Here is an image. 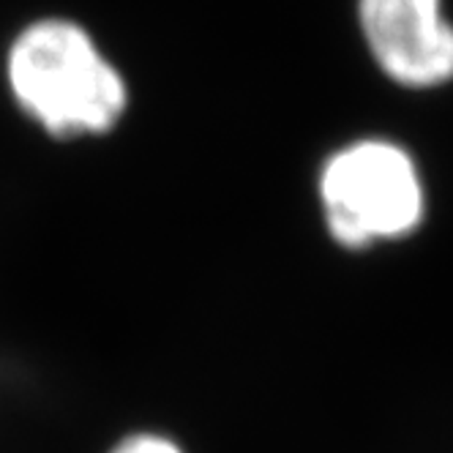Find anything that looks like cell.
Listing matches in <instances>:
<instances>
[{
  "instance_id": "obj_1",
  "label": "cell",
  "mask_w": 453,
  "mask_h": 453,
  "mask_svg": "<svg viewBox=\"0 0 453 453\" xmlns=\"http://www.w3.org/2000/svg\"><path fill=\"white\" fill-rule=\"evenodd\" d=\"M6 82L17 107L58 140L107 134L128 107L123 74L74 19L25 25L6 52Z\"/></svg>"
},
{
  "instance_id": "obj_2",
  "label": "cell",
  "mask_w": 453,
  "mask_h": 453,
  "mask_svg": "<svg viewBox=\"0 0 453 453\" xmlns=\"http://www.w3.org/2000/svg\"><path fill=\"white\" fill-rule=\"evenodd\" d=\"M319 205L331 238L352 251L412 235L426 216L418 161L394 140L342 145L319 170Z\"/></svg>"
},
{
  "instance_id": "obj_3",
  "label": "cell",
  "mask_w": 453,
  "mask_h": 453,
  "mask_svg": "<svg viewBox=\"0 0 453 453\" xmlns=\"http://www.w3.org/2000/svg\"><path fill=\"white\" fill-rule=\"evenodd\" d=\"M358 22L388 80L418 90L453 80V22L442 0H358Z\"/></svg>"
},
{
  "instance_id": "obj_4",
  "label": "cell",
  "mask_w": 453,
  "mask_h": 453,
  "mask_svg": "<svg viewBox=\"0 0 453 453\" xmlns=\"http://www.w3.org/2000/svg\"><path fill=\"white\" fill-rule=\"evenodd\" d=\"M112 453H183L173 440L158 434H134L123 440Z\"/></svg>"
}]
</instances>
